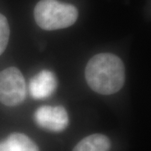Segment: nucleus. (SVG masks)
<instances>
[{
	"label": "nucleus",
	"mask_w": 151,
	"mask_h": 151,
	"mask_svg": "<svg viewBox=\"0 0 151 151\" xmlns=\"http://www.w3.org/2000/svg\"><path fill=\"white\" fill-rule=\"evenodd\" d=\"M85 77L94 92L111 95L119 92L124 86L125 67L119 56L111 53H100L88 61Z\"/></svg>",
	"instance_id": "f257e3e1"
},
{
	"label": "nucleus",
	"mask_w": 151,
	"mask_h": 151,
	"mask_svg": "<svg viewBox=\"0 0 151 151\" xmlns=\"http://www.w3.org/2000/svg\"><path fill=\"white\" fill-rule=\"evenodd\" d=\"M37 24L45 30L70 27L77 19L78 10L75 6L57 0H40L34 11Z\"/></svg>",
	"instance_id": "f03ea898"
},
{
	"label": "nucleus",
	"mask_w": 151,
	"mask_h": 151,
	"mask_svg": "<svg viewBox=\"0 0 151 151\" xmlns=\"http://www.w3.org/2000/svg\"><path fill=\"white\" fill-rule=\"evenodd\" d=\"M26 93L25 80L18 68L11 66L0 71V103L9 107L19 105Z\"/></svg>",
	"instance_id": "7ed1b4c3"
},
{
	"label": "nucleus",
	"mask_w": 151,
	"mask_h": 151,
	"mask_svg": "<svg viewBox=\"0 0 151 151\" xmlns=\"http://www.w3.org/2000/svg\"><path fill=\"white\" fill-rule=\"evenodd\" d=\"M35 123L42 129L51 132H61L69 124V117L61 106H42L34 114Z\"/></svg>",
	"instance_id": "20e7f679"
},
{
	"label": "nucleus",
	"mask_w": 151,
	"mask_h": 151,
	"mask_svg": "<svg viewBox=\"0 0 151 151\" xmlns=\"http://www.w3.org/2000/svg\"><path fill=\"white\" fill-rule=\"evenodd\" d=\"M56 87L57 80L54 73L49 70H42L29 81V91L33 98L41 100L52 95Z\"/></svg>",
	"instance_id": "39448f33"
},
{
	"label": "nucleus",
	"mask_w": 151,
	"mask_h": 151,
	"mask_svg": "<svg viewBox=\"0 0 151 151\" xmlns=\"http://www.w3.org/2000/svg\"><path fill=\"white\" fill-rule=\"evenodd\" d=\"M0 151H40L37 145L24 134L14 133L0 142Z\"/></svg>",
	"instance_id": "423d86ee"
},
{
	"label": "nucleus",
	"mask_w": 151,
	"mask_h": 151,
	"mask_svg": "<svg viewBox=\"0 0 151 151\" xmlns=\"http://www.w3.org/2000/svg\"><path fill=\"white\" fill-rule=\"evenodd\" d=\"M110 147L111 142L107 136L94 134L81 139L72 151H109Z\"/></svg>",
	"instance_id": "0eeeda50"
},
{
	"label": "nucleus",
	"mask_w": 151,
	"mask_h": 151,
	"mask_svg": "<svg viewBox=\"0 0 151 151\" xmlns=\"http://www.w3.org/2000/svg\"><path fill=\"white\" fill-rule=\"evenodd\" d=\"M9 39V26L4 15L0 14V55L5 50Z\"/></svg>",
	"instance_id": "6e6552de"
}]
</instances>
